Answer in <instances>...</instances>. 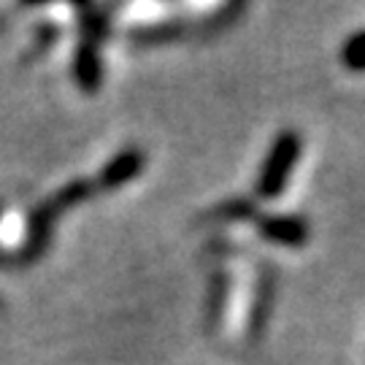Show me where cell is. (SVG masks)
<instances>
[{
  "label": "cell",
  "mask_w": 365,
  "mask_h": 365,
  "mask_svg": "<svg viewBox=\"0 0 365 365\" xmlns=\"http://www.w3.org/2000/svg\"><path fill=\"white\" fill-rule=\"evenodd\" d=\"M95 184L87 182V179H76V182H68L60 192H54L49 200H43L38 209L33 211L30 217V227H27V238L22 249L11 255V262L9 268H16V265H27V262L38 260L41 252L49 247V238H52V225L54 220L63 214V211L73 209L76 203H84L95 195Z\"/></svg>",
  "instance_id": "obj_1"
},
{
  "label": "cell",
  "mask_w": 365,
  "mask_h": 365,
  "mask_svg": "<svg viewBox=\"0 0 365 365\" xmlns=\"http://www.w3.org/2000/svg\"><path fill=\"white\" fill-rule=\"evenodd\" d=\"M300 152H303V135L295 128H284L276 133L268 152L262 157L260 173L255 182V195L257 200H276L287 190V182L292 176L295 165L300 163Z\"/></svg>",
  "instance_id": "obj_2"
},
{
  "label": "cell",
  "mask_w": 365,
  "mask_h": 365,
  "mask_svg": "<svg viewBox=\"0 0 365 365\" xmlns=\"http://www.w3.org/2000/svg\"><path fill=\"white\" fill-rule=\"evenodd\" d=\"M255 227L265 244L284 249H303L312 238V225L303 214H260Z\"/></svg>",
  "instance_id": "obj_3"
},
{
  "label": "cell",
  "mask_w": 365,
  "mask_h": 365,
  "mask_svg": "<svg viewBox=\"0 0 365 365\" xmlns=\"http://www.w3.org/2000/svg\"><path fill=\"white\" fill-rule=\"evenodd\" d=\"M279 295V271L271 265H262L257 279H255V292H252V306L247 317V339L257 341L265 333V327L271 322L274 303Z\"/></svg>",
  "instance_id": "obj_4"
},
{
  "label": "cell",
  "mask_w": 365,
  "mask_h": 365,
  "mask_svg": "<svg viewBox=\"0 0 365 365\" xmlns=\"http://www.w3.org/2000/svg\"><path fill=\"white\" fill-rule=\"evenodd\" d=\"M144 165H146L144 149H138V146H125V149H119L117 155L111 157L103 168H101V176H98V184H95V187H101L106 192L119 190V187L130 184L133 179H138V173L144 170Z\"/></svg>",
  "instance_id": "obj_5"
},
{
  "label": "cell",
  "mask_w": 365,
  "mask_h": 365,
  "mask_svg": "<svg viewBox=\"0 0 365 365\" xmlns=\"http://www.w3.org/2000/svg\"><path fill=\"white\" fill-rule=\"evenodd\" d=\"M103 57L101 46H95L90 41H78L76 52H73V78H76L78 90L95 95L103 84Z\"/></svg>",
  "instance_id": "obj_6"
},
{
  "label": "cell",
  "mask_w": 365,
  "mask_h": 365,
  "mask_svg": "<svg viewBox=\"0 0 365 365\" xmlns=\"http://www.w3.org/2000/svg\"><path fill=\"white\" fill-rule=\"evenodd\" d=\"M233 289V276L227 271H214L209 276V289H206V306H203V325L209 333H217L227 312V300Z\"/></svg>",
  "instance_id": "obj_7"
},
{
  "label": "cell",
  "mask_w": 365,
  "mask_h": 365,
  "mask_svg": "<svg viewBox=\"0 0 365 365\" xmlns=\"http://www.w3.org/2000/svg\"><path fill=\"white\" fill-rule=\"evenodd\" d=\"M260 217V209H257V200L255 197H227L217 206H211L203 220L209 225H238V222H255Z\"/></svg>",
  "instance_id": "obj_8"
},
{
  "label": "cell",
  "mask_w": 365,
  "mask_h": 365,
  "mask_svg": "<svg viewBox=\"0 0 365 365\" xmlns=\"http://www.w3.org/2000/svg\"><path fill=\"white\" fill-rule=\"evenodd\" d=\"M78 27H81V41H90L95 46H101L108 33H111V6H81L76 9Z\"/></svg>",
  "instance_id": "obj_9"
},
{
  "label": "cell",
  "mask_w": 365,
  "mask_h": 365,
  "mask_svg": "<svg viewBox=\"0 0 365 365\" xmlns=\"http://www.w3.org/2000/svg\"><path fill=\"white\" fill-rule=\"evenodd\" d=\"M184 33L182 19H163V22H152V25H141L130 30V41L135 46H160L168 41L179 38Z\"/></svg>",
  "instance_id": "obj_10"
},
{
  "label": "cell",
  "mask_w": 365,
  "mask_h": 365,
  "mask_svg": "<svg viewBox=\"0 0 365 365\" xmlns=\"http://www.w3.org/2000/svg\"><path fill=\"white\" fill-rule=\"evenodd\" d=\"M341 66L352 73H365V27L354 30L346 36V41L341 43Z\"/></svg>",
  "instance_id": "obj_11"
}]
</instances>
